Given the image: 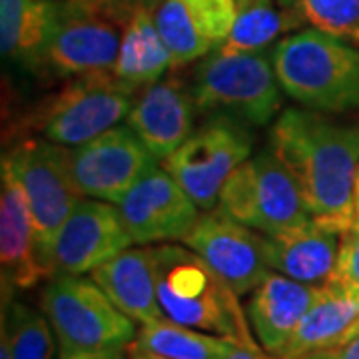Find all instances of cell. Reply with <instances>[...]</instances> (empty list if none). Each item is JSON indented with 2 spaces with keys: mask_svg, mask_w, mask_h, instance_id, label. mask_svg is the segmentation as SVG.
<instances>
[{
  "mask_svg": "<svg viewBox=\"0 0 359 359\" xmlns=\"http://www.w3.org/2000/svg\"><path fill=\"white\" fill-rule=\"evenodd\" d=\"M355 334H359V321H358V325L353 327V332H351V335H349V337H353Z\"/></svg>",
  "mask_w": 359,
  "mask_h": 359,
  "instance_id": "cell-35",
  "label": "cell"
},
{
  "mask_svg": "<svg viewBox=\"0 0 359 359\" xmlns=\"http://www.w3.org/2000/svg\"><path fill=\"white\" fill-rule=\"evenodd\" d=\"M294 30L280 0H242L224 52L266 50L282 32Z\"/></svg>",
  "mask_w": 359,
  "mask_h": 359,
  "instance_id": "cell-25",
  "label": "cell"
},
{
  "mask_svg": "<svg viewBox=\"0 0 359 359\" xmlns=\"http://www.w3.org/2000/svg\"><path fill=\"white\" fill-rule=\"evenodd\" d=\"M116 205L132 242L144 245L184 242L202 216L178 182L156 164Z\"/></svg>",
  "mask_w": 359,
  "mask_h": 359,
  "instance_id": "cell-11",
  "label": "cell"
},
{
  "mask_svg": "<svg viewBox=\"0 0 359 359\" xmlns=\"http://www.w3.org/2000/svg\"><path fill=\"white\" fill-rule=\"evenodd\" d=\"M240 346L230 337L200 332L164 318L144 323L128 349L164 359H224Z\"/></svg>",
  "mask_w": 359,
  "mask_h": 359,
  "instance_id": "cell-24",
  "label": "cell"
},
{
  "mask_svg": "<svg viewBox=\"0 0 359 359\" xmlns=\"http://www.w3.org/2000/svg\"><path fill=\"white\" fill-rule=\"evenodd\" d=\"M132 238L118 205L104 200H78L54 242L52 276H84L130 248Z\"/></svg>",
  "mask_w": 359,
  "mask_h": 359,
  "instance_id": "cell-14",
  "label": "cell"
},
{
  "mask_svg": "<svg viewBox=\"0 0 359 359\" xmlns=\"http://www.w3.org/2000/svg\"><path fill=\"white\" fill-rule=\"evenodd\" d=\"M40 309L68 349H126L136 339L132 321L92 278L58 273L42 290Z\"/></svg>",
  "mask_w": 359,
  "mask_h": 359,
  "instance_id": "cell-7",
  "label": "cell"
},
{
  "mask_svg": "<svg viewBox=\"0 0 359 359\" xmlns=\"http://www.w3.org/2000/svg\"><path fill=\"white\" fill-rule=\"evenodd\" d=\"M56 2L0 0V44L4 58L28 70H44Z\"/></svg>",
  "mask_w": 359,
  "mask_h": 359,
  "instance_id": "cell-23",
  "label": "cell"
},
{
  "mask_svg": "<svg viewBox=\"0 0 359 359\" xmlns=\"http://www.w3.org/2000/svg\"><path fill=\"white\" fill-rule=\"evenodd\" d=\"M2 160L11 164L25 188L34 224L39 262L46 278H52L56 236L82 196L72 174L70 150L46 138L32 136L4 152Z\"/></svg>",
  "mask_w": 359,
  "mask_h": 359,
  "instance_id": "cell-6",
  "label": "cell"
},
{
  "mask_svg": "<svg viewBox=\"0 0 359 359\" xmlns=\"http://www.w3.org/2000/svg\"><path fill=\"white\" fill-rule=\"evenodd\" d=\"M242 0H150L156 28L172 52V68L204 58L230 36Z\"/></svg>",
  "mask_w": 359,
  "mask_h": 359,
  "instance_id": "cell-15",
  "label": "cell"
},
{
  "mask_svg": "<svg viewBox=\"0 0 359 359\" xmlns=\"http://www.w3.org/2000/svg\"><path fill=\"white\" fill-rule=\"evenodd\" d=\"M292 28L309 25L359 46V0H280Z\"/></svg>",
  "mask_w": 359,
  "mask_h": 359,
  "instance_id": "cell-26",
  "label": "cell"
},
{
  "mask_svg": "<svg viewBox=\"0 0 359 359\" xmlns=\"http://www.w3.org/2000/svg\"><path fill=\"white\" fill-rule=\"evenodd\" d=\"M216 212L266 236L313 218L299 184L271 148L231 172L219 192Z\"/></svg>",
  "mask_w": 359,
  "mask_h": 359,
  "instance_id": "cell-5",
  "label": "cell"
},
{
  "mask_svg": "<svg viewBox=\"0 0 359 359\" xmlns=\"http://www.w3.org/2000/svg\"><path fill=\"white\" fill-rule=\"evenodd\" d=\"M158 302L168 320L200 332L230 337L242 346H259L240 295L188 245L148 248Z\"/></svg>",
  "mask_w": 359,
  "mask_h": 359,
  "instance_id": "cell-2",
  "label": "cell"
},
{
  "mask_svg": "<svg viewBox=\"0 0 359 359\" xmlns=\"http://www.w3.org/2000/svg\"><path fill=\"white\" fill-rule=\"evenodd\" d=\"M134 90L112 72H94L72 78L26 116V126L42 138L76 148L118 126L132 108Z\"/></svg>",
  "mask_w": 359,
  "mask_h": 359,
  "instance_id": "cell-8",
  "label": "cell"
},
{
  "mask_svg": "<svg viewBox=\"0 0 359 359\" xmlns=\"http://www.w3.org/2000/svg\"><path fill=\"white\" fill-rule=\"evenodd\" d=\"M280 82L271 52H224L216 48L194 70L198 112L231 116L252 126L268 124L280 110Z\"/></svg>",
  "mask_w": 359,
  "mask_h": 359,
  "instance_id": "cell-4",
  "label": "cell"
},
{
  "mask_svg": "<svg viewBox=\"0 0 359 359\" xmlns=\"http://www.w3.org/2000/svg\"><path fill=\"white\" fill-rule=\"evenodd\" d=\"M224 359H280L278 355H271L262 346L250 347V346H240L233 353H230L228 358Z\"/></svg>",
  "mask_w": 359,
  "mask_h": 359,
  "instance_id": "cell-32",
  "label": "cell"
},
{
  "mask_svg": "<svg viewBox=\"0 0 359 359\" xmlns=\"http://www.w3.org/2000/svg\"><path fill=\"white\" fill-rule=\"evenodd\" d=\"M306 359H359V334L349 337L344 344L321 349L318 353H311Z\"/></svg>",
  "mask_w": 359,
  "mask_h": 359,
  "instance_id": "cell-30",
  "label": "cell"
},
{
  "mask_svg": "<svg viewBox=\"0 0 359 359\" xmlns=\"http://www.w3.org/2000/svg\"><path fill=\"white\" fill-rule=\"evenodd\" d=\"M271 60L283 92L304 108L325 114L359 110V46L308 28L280 40Z\"/></svg>",
  "mask_w": 359,
  "mask_h": 359,
  "instance_id": "cell-3",
  "label": "cell"
},
{
  "mask_svg": "<svg viewBox=\"0 0 359 359\" xmlns=\"http://www.w3.org/2000/svg\"><path fill=\"white\" fill-rule=\"evenodd\" d=\"M330 280L359 285V222H351V226L341 233L339 252Z\"/></svg>",
  "mask_w": 359,
  "mask_h": 359,
  "instance_id": "cell-28",
  "label": "cell"
},
{
  "mask_svg": "<svg viewBox=\"0 0 359 359\" xmlns=\"http://www.w3.org/2000/svg\"><path fill=\"white\" fill-rule=\"evenodd\" d=\"M122 26L76 0L56 2L44 70L58 78L112 72L120 50Z\"/></svg>",
  "mask_w": 359,
  "mask_h": 359,
  "instance_id": "cell-10",
  "label": "cell"
},
{
  "mask_svg": "<svg viewBox=\"0 0 359 359\" xmlns=\"http://www.w3.org/2000/svg\"><path fill=\"white\" fill-rule=\"evenodd\" d=\"M320 285L302 283L269 271L266 280L250 294L245 313L257 344L271 355H282L297 325L316 302Z\"/></svg>",
  "mask_w": 359,
  "mask_h": 359,
  "instance_id": "cell-18",
  "label": "cell"
},
{
  "mask_svg": "<svg viewBox=\"0 0 359 359\" xmlns=\"http://www.w3.org/2000/svg\"><path fill=\"white\" fill-rule=\"evenodd\" d=\"M0 266L2 299H11L13 290H28L46 278L40 266L34 240L30 204L20 180L6 160H2L0 192Z\"/></svg>",
  "mask_w": 359,
  "mask_h": 359,
  "instance_id": "cell-17",
  "label": "cell"
},
{
  "mask_svg": "<svg viewBox=\"0 0 359 359\" xmlns=\"http://www.w3.org/2000/svg\"><path fill=\"white\" fill-rule=\"evenodd\" d=\"M184 244L238 295L252 294L271 271L264 254V236L218 212L202 214Z\"/></svg>",
  "mask_w": 359,
  "mask_h": 359,
  "instance_id": "cell-13",
  "label": "cell"
},
{
  "mask_svg": "<svg viewBox=\"0 0 359 359\" xmlns=\"http://www.w3.org/2000/svg\"><path fill=\"white\" fill-rule=\"evenodd\" d=\"M156 158L126 126H114L70 150L78 192L118 204L124 194L154 166Z\"/></svg>",
  "mask_w": 359,
  "mask_h": 359,
  "instance_id": "cell-12",
  "label": "cell"
},
{
  "mask_svg": "<svg viewBox=\"0 0 359 359\" xmlns=\"http://www.w3.org/2000/svg\"><path fill=\"white\" fill-rule=\"evenodd\" d=\"M84 6H90L94 11H100L106 16H110L118 25L126 22L130 14L134 13L142 4H150V0H76Z\"/></svg>",
  "mask_w": 359,
  "mask_h": 359,
  "instance_id": "cell-29",
  "label": "cell"
},
{
  "mask_svg": "<svg viewBox=\"0 0 359 359\" xmlns=\"http://www.w3.org/2000/svg\"><path fill=\"white\" fill-rule=\"evenodd\" d=\"M58 359H128L124 349H68L60 347Z\"/></svg>",
  "mask_w": 359,
  "mask_h": 359,
  "instance_id": "cell-31",
  "label": "cell"
},
{
  "mask_svg": "<svg viewBox=\"0 0 359 359\" xmlns=\"http://www.w3.org/2000/svg\"><path fill=\"white\" fill-rule=\"evenodd\" d=\"M344 230L311 218L302 226L264 236V254L273 271L302 283L321 285L334 271Z\"/></svg>",
  "mask_w": 359,
  "mask_h": 359,
  "instance_id": "cell-19",
  "label": "cell"
},
{
  "mask_svg": "<svg viewBox=\"0 0 359 359\" xmlns=\"http://www.w3.org/2000/svg\"><path fill=\"white\" fill-rule=\"evenodd\" d=\"M2 323L11 335L14 359H52L54 339L44 313L18 302H2Z\"/></svg>",
  "mask_w": 359,
  "mask_h": 359,
  "instance_id": "cell-27",
  "label": "cell"
},
{
  "mask_svg": "<svg viewBox=\"0 0 359 359\" xmlns=\"http://www.w3.org/2000/svg\"><path fill=\"white\" fill-rule=\"evenodd\" d=\"M90 273L116 308L132 321L144 325L166 318L158 302L148 248H126Z\"/></svg>",
  "mask_w": 359,
  "mask_h": 359,
  "instance_id": "cell-21",
  "label": "cell"
},
{
  "mask_svg": "<svg viewBox=\"0 0 359 359\" xmlns=\"http://www.w3.org/2000/svg\"><path fill=\"white\" fill-rule=\"evenodd\" d=\"M244 124L231 116H212L174 154L162 160V168L200 210L216 208L226 180L252 152L254 140Z\"/></svg>",
  "mask_w": 359,
  "mask_h": 359,
  "instance_id": "cell-9",
  "label": "cell"
},
{
  "mask_svg": "<svg viewBox=\"0 0 359 359\" xmlns=\"http://www.w3.org/2000/svg\"><path fill=\"white\" fill-rule=\"evenodd\" d=\"M128 359H164L152 355V353H144V351H136V349H128Z\"/></svg>",
  "mask_w": 359,
  "mask_h": 359,
  "instance_id": "cell-34",
  "label": "cell"
},
{
  "mask_svg": "<svg viewBox=\"0 0 359 359\" xmlns=\"http://www.w3.org/2000/svg\"><path fill=\"white\" fill-rule=\"evenodd\" d=\"M359 321V285L327 280L320 285L294 337L280 359H306L321 349L334 347L349 339Z\"/></svg>",
  "mask_w": 359,
  "mask_h": 359,
  "instance_id": "cell-20",
  "label": "cell"
},
{
  "mask_svg": "<svg viewBox=\"0 0 359 359\" xmlns=\"http://www.w3.org/2000/svg\"><path fill=\"white\" fill-rule=\"evenodd\" d=\"M269 148L299 184L313 218L346 231L353 222L359 122L309 108H287L269 132Z\"/></svg>",
  "mask_w": 359,
  "mask_h": 359,
  "instance_id": "cell-1",
  "label": "cell"
},
{
  "mask_svg": "<svg viewBox=\"0 0 359 359\" xmlns=\"http://www.w3.org/2000/svg\"><path fill=\"white\" fill-rule=\"evenodd\" d=\"M172 66V52L156 28L150 6L142 4L122 25V40L112 74L136 92L154 84Z\"/></svg>",
  "mask_w": 359,
  "mask_h": 359,
  "instance_id": "cell-22",
  "label": "cell"
},
{
  "mask_svg": "<svg viewBox=\"0 0 359 359\" xmlns=\"http://www.w3.org/2000/svg\"><path fill=\"white\" fill-rule=\"evenodd\" d=\"M196 112L192 86L170 74L142 90L126 116V124L156 160H166L192 136Z\"/></svg>",
  "mask_w": 359,
  "mask_h": 359,
  "instance_id": "cell-16",
  "label": "cell"
},
{
  "mask_svg": "<svg viewBox=\"0 0 359 359\" xmlns=\"http://www.w3.org/2000/svg\"><path fill=\"white\" fill-rule=\"evenodd\" d=\"M353 222H359V168L353 184Z\"/></svg>",
  "mask_w": 359,
  "mask_h": 359,
  "instance_id": "cell-33",
  "label": "cell"
}]
</instances>
